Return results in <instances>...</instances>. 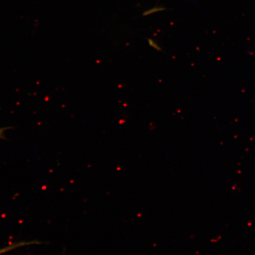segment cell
Listing matches in <instances>:
<instances>
[{"label": "cell", "mask_w": 255, "mask_h": 255, "mask_svg": "<svg viewBox=\"0 0 255 255\" xmlns=\"http://www.w3.org/2000/svg\"><path fill=\"white\" fill-rule=\"evenodd\" d=\"M34 242H20V243L16 244L9 246L0 249V255L8 253L9 251L15 250L19 247L27 246V245L33 244Z\"/></svg>", "instance_id": "cell-1"}, {"label": "cell", "mask_w": 255, "mask_h": 255, "mask_svg": "<svg viewBox=\"0 0 255 255\" xmlns=\"http://www.w3.org/2000/svg\"><path fill=\"white\" fill-rule=\"evenodd\" d=\"M4 130H5V129H0V138H1V137L2 136L3 133H4Z\"/></svg>", "instance_id": "cell-2"}]
</instances>
